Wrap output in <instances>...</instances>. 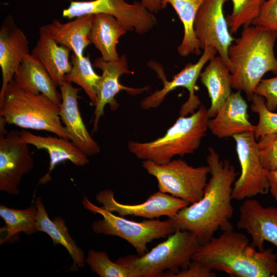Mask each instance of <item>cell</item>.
<instances>
[{
  "label": "cell",
  "mask_w": 277,
  "mask_h": 277,
  "mask_svg": "<svg viewBox=\"0 0 277 277\" xmlns=\"http://www.w3.org/2000/svg\"><path fill=\"white\" fill-rule=\"evenodd\" d=\"M207 163L211 177L202 197L168 218L175 231L193 233L201 245L209 241L220 229H233L230 222L234 214L232 191L238 175L233 165L228 160H221L212 147L208 148Z\"/></svg>",
  "instance_id": "obj_1"
},
{
  "label": "cell",
  "mask_w": 277,
  "mask_h": 277,
  "mask_svg": "<svg viewBox=\"0 0 277 277\" xmlns=\"http://www.w3.org/2000/svg\"><path fill=\"white\" fill-rule=\"evenodd\" d=\"M200 245L192 260L199 261L213 271L236 277L277 276V253L272 249L260 251L243 233L229 229Z\"/></svg>",
  "instance_id": "obj_2"
},
{
  "label": "cell",
  "mask_w": 277,
  "mask_h": 277,
  "mask_svg": "<svg viewBox=\"0 0 277 277\" xmlns=\"http://www.w3.org/2000/svg\"><path fill=\"white\" fill-rule=\"evenodd\" d=\"M277 32L258 26L243 28L228 50L232 87L244 91L249 100L265 74L277 75L274 47Z\"/></svg>",
  "instance_id": "obj_3"
},
{
  "label": "cell",
  "mask_w": 277,
  "mask_h": 277,
  "mask_svg": "<svg viewBox=\"0 0 277 277\" xmlns=\"http://www.w3.org/2000/svg\"><path fill=\"white\" fill-rule=\"evenodd\" d=\"M209 119L207 110L201 105L190 115L179 116L163 136L149 142L129 141L128 148L139 159L166 164L174 156L192 154L199 148Z\"/></svg>",
  "instance_id": "obj_4"
},
{
  "label": "cell",
  "mask_w": 277,
  "mask_h": 277,
  "mask_svg": "<svg viewBox=\"0 0 277 277\" xmlns=\"http://www.w3.org/2000/svg\"><path fill=\"white\" fill-rule=\"evenodd\" d=\"M59 114V105L42 94L23 91L14 79L8 84L0 103V116L7 124L48 131L69 140Z\"/></svg>",
  "instance_id": "obj_5"
},
{
  "label": "cell",
  "mask_w": 277,
  "mask_h": 277,
  "mask_svg": "<svg viewBox=\"0 0 277 277\" xmlns=\"http://www.w3.org/2000/svg\"><path fill=\"white\" fill-rule=\"evenodd\" d=\"M200 245L193 233L177 230L143 255H127L115 262L133 270L137 277H173L188 267Z\"/></svg>",
  "instance_id": "obj_6"
},
{
  "label": "cell",
  "mask_w": 277,
  "mask_h": 277,
  "mask_svg": "<svg viewBox=\"0 0 277 277\" xmlns=\"http://www.w3.org/2000/svg\"><path fill=\"white\" fill-rule=\"evenodd\" d=\"M82 204L86 210L103 217L92 224V230L95 233L116 236L125 240L135 248L138 256L148 251V243L169 236L175 231L169 219L166 221L149 219L136 222L95 205L86 196L83 197Z\"/></svg>",
  "instance_id": "obj_7"
},
{
  "label": "cell",
  "mask_w": 277,
  "mask_h": 277,
  "mask_svg": "<svg viewBox=\"0 0 277 277\" xmlns=\"http://www.w3.org/2000/svg\"><path fill=\"white\" fill-rule=\"evenodd\" d=\"M142 166L149 174L155 177L159 191L190 204L202 197L209 173L207 165L195 167L182 159H176L163 165L144 160Z\"/></svg>",
  "instance_id": "obj_8"
},
{
  "label": "cell",
  "mask_w": 277,
  "mask_h": 277,
  "mask_svg": "<svg viewBox=\"0 0 277 277\" xmlns=\"http://www.w3.org/2000/svg\"><path fill=\"white\" fill-rule=\"evenodd\" d=\"M103 13L114 16L127 31L145 34L152 29L156 21L141 2L128 4L124 0L71 1L62 12L69 19L88 14Z\"/></svg>",
  "instance_id": "obj_9"
},
{
  "label": "cell",
  "mask_w": 277,
  "mask_h": 277,
  "mask_svg": "<svg viewBox=\"0 0 277 277\" xmlns=\"http://www.w3.org/2000/svg\"><path fill=\"white\" fill-rule=\"evenodd\" d=\"M232 137L241 167V174L233 185L232 199L241 201L267 193V171L261 162L254 132H245Z\"/></svg>",
  "instance_id": "obj_10"
},
{
  "label": "cell",
  "mask_w": 277,
  "mask_h": 277,
  "mask_svg": "<svg viewBox=\"0 0 277 277\" xmlns=\"http://www.w3.org/2000/svg\"><path fill=\"white\" fill-rule=\"evenodd\" d=\"M203 50V54L196 63H188L170 81H167L162 66L151 61L148 65L156 71L158 77L163 82V87L142 100L141 107L144 110L156 108L163 102L170 92L178 87H183L188 90L189 97L182 106L179 116H186L195 112V110L201 105L198 96L195 94V91L197 89V80L204 65L217 53L212 47H206Z\"/></svg>",
  "instance_id": "obj_11"
},
{
  "label": "cell",
  "mask_w": 277,
  "mask_h": 277,
  "mask_svg": "<svg viewBox=\"0 0 277 277\" xmlns=\"http://www.w3.org/2000/svg\"><path fill=\"white\" fill-rule=\"evenodd\" d=\"M6 124L0 116V190L17 195L23 176L31 171L34 162L21 131L7 132Z\"/></svg>",
  "instance_id": "obj_12"
},
{
  "label": "cell",
  "mask_w": 277,
  "mask_h": 277,
  "mask_svg": "<svg viewBox=\"0 0 277 277\" xmlns=\"http://www.w3.org/2000/svg\"><path fill=\"white\" fill-rule=\"evenodd\" d=\"M227 1L204 0L196 14L194 30L201 49L214 48L230 69L228 50L235 39L223 12L224 5Z\"/></svg>",
  "instance_id": "obj_13"
},
{
  "label": "cell",
  "mask_w": 277,
  "mask_h": 277,
  "mask_svg": "<svg viewBox=\"0 0 277 277\" xmlns=\"http://www.w3.org/2000/svg\"><path fill=\"white\" fill-rule=\"evenodd\" d=\"M96 201L102 208L118 215H132L148 219L162 216L172 218L182 208L190 204L180 198L158 191L150 195L143 203L138 204H124L117 201L114 192L110 189L100 191L96 195Z\"/></svg>",
  "instance_id": "obj_14"
},
{
  "label": "cell",
  "mask_w": 277,
  "mask_h": 277,
  "mask_svg": "<svg viewBox=\"0 0 277 277\" xmlns=\"http://www.w3.org/2000/svg\"><path fill=\"white\" fill-rule=\"evenodd\" d=\"M93 65L102 71L97 87V100L93 115V132H96L98 129L100 119L104 113L106 105H109L112 111L118 108L119 104L115 98L117 93L124 90L132 95H135L148 90L149 87L132 88L125 86L120 83L121 75L125 73H133L128 69L125 55L117 60L111 61H105L102 57L97 58L94 60Z\"/></svg>",
  "instance_id": "obj_15"
},
{
  "label": "cell",
  "mask_w": 277,
  "mask_h": 277,
  "mask_svg": "<svg viewBox=\"0 0 277 277\" xmlns=\"http://www.w3.org/2000/svg\"><path fill=\"white\" fill-rule=\"evenodd\" d=\"M236 222L239 229L245 230L251 238V245L260 251L264 243L273 244L277 249V208L264 207L255 199H247L240 206Z\"/></svg>",
  "instance_id": "obj_16"
},
{
  "label": "cell",
  "mask_w": 277,
  "mask_h": 277,
  "mask_svg": "<svg viewBox=\"0 0 277 277\" xmlns=\"http://www.w3.org/2000/svg\"><path fill=\"white\" fill-rule=\"evenodd\" d=\"M62 101L60 116L68 138L88 156L100 151L97 143L91 137L82 120L78 106L80 88L65 81L60 87Z\"/></svg>",
  "instance_id": "obj_17"
},
{
  "label": "cell",
  "mask_w": 277,
  "mask_h": 277,
  "mask_svg": "<svg viewBox=\"0 0 277 277\" xmlns=\"http://www.w3.org/2000/svg\"><path fill=\"white\" fill-rule=\"evenodd\" d=\"M28 54L29 41L26 35L16 25L13 18L9 16L0 28V67L2 75L0 103L8 84L13 80L24 57Z\"/></svg>",
  "instance_id": "obj_18"
},
{
  "label": "cell",
  "mask_w": 277,
  "mask_h": 277,
  "mask_svg": "<svg viewBox=\"0 0 277 277\" xmlns=\"http://www.w3.org/2000/svg\"><path fill=\"white\" fill-rule=\"evenodd\" d=\"M248 105L241 91L232 93L216 115L208 121V128L219 138L233 136L245 132H254L255 125L249 120Z\"/></svg>",
  "instance_id": "obj_19"
},
{
  "label": "cell",
  "mask_w": 277,
  "mask_h": 277,
  "mask_svg": "<svg viewBox=\"0 0 277 277\" xmlns=\"http://www.w3.org/2000/svg\"><path fill=\"white\" fill-rule=\"evenodd\" d=\"M21 134L28 144L46 150L49 155L48 171L39 180V184L51 180L52 170L62 162L69 161L77 166H84L89 163L88 156L69 140L58 136L37 135L26 130L21 131Z\"/></svg>",
  "instance_id": "obj_20"
},
{
  "label": "cell",
  "mask_w": 277,
  "mask_h": 277,
  "mask_svg": "<svg viewBox=\"0 0 277 277\" xmlns=\"http://www.w3.org/2000/svg\"><path fill=\"white\" fill-rule=\"evenodd\" d=\"M71 50L58 44L44 26L39 30V36L31 54L45 67L54 84L60 87L65 76L72 69L69 60Z\"/></svg>",
  "instance_id": "obj_21"
},
{
  "label": "cell",
  "mask_w": 277,
  "mask_h": 277,
  "mask_svg": "<svg viewBox=\"0 0 277 277\" xmlns=\"http://www.w3.org/2000/svg\"><path fill=\"white\" fill-rule=\"evenodd\" d=\"M13 79L23 91L34 94H42L56 105H60L61 92L43 65L31 54L24 57Z\"/></svg>",
  "instance_id": "obj_22"
},
{
  "label": "cell",
  "mask_w": 277,
  "mask_h": 277,
  "mask_svg": "<svg viewBox=\"0 0 277 277\" xmlns=\"http://www.w3.org/2000/svg\"><path fill=\"white\" fill-rule=\"evenodd\" d=\"M94 16V14L83 15L64 23L54 19L44 27L58 44L82 57L85 49L91 44L89 36Z\"/></svg>",
  "instance_id": "obj_23"
},
{
  "label": "cell",
  "mask_w": 277,
  "mask_h": 277,
  "mask_svg": "<svg viewBox=\"0 0 277 277\" xmlns=\"http://www.w3.org/2000/svg\"><path fill=\"white\" fill-rule=\"evenodd\" d=\"M211 100L207 110L209 118L214 117L232 93V75L230 69L219 56H214L200 75Z\"/></svg>",
  "instance_id": "obj_24"
},
{
  "label": "cell",
  "mask_w": 277,
  "mask_h": 277,
  "mask_svg": "<svg viewBox=\"0 0 277 277\" xmlns=\"http://www.w3.org/2000/svg\"><path fill=\"white\" fill-rule=\"evenodd\" d=\"M35 204L37 208L36 231L47 233L54 245L60 244L66 249L73 260L72 269L83 268L86 262L84 253L70 236L64 220L61 217H55L51 220L41 197L36 198Z\"/></svg>",
  "instance_id": "obj_25"
},
{
  "label": "cell",
  "mask_w": 277,
  "mask_h": 277,
  "mask_svg": "<svg viewBox=\"0 0 277 277\" xmlns=\"http://www.w3.org/2000/svg\"><path fill=\"white\" fill-rule=\"evenodd\" d=\"M126 32L114 16L99 13L94 14L89 38L101 52V57L105 61H111L120 58L116 45Z\"/></svg>",
  "instance_id": "obj_26"
},
{
  "label": "cell",
  "mask_w": 277,
  "mask_h": 277,
  "mask_svg": "<svg viewBox=\"0 0 277 277\" xmlns=\"http://www.w3.org/2000/svg\"><path fill=\"white\" fill-rule=\"evenodd\" d=\"M0 216L5 223L0 229L1 245L17 241L20 232L30 235L37 231V208L35 203L25 209H12L1 205Z\"/></svg>",
  "instance_id": "obj_27"
},
{
  "label": "cell",
  "mask_w": 277,
  "mask_h": 277,
  "mask_svg": "<svg viewBox=\"0 0 277 277\" xmlns=\"http://www.w3.org/2000/svg\"><path fill=\"white\" fill-rule=\"evenodd\" d=\"M204 0H165L174 9L184 27L182 41L177 48L179 54L187 56L191 53H201L199 42L196 37L194 24L197 11Z\"/></svg>",
  "instance_id": "obj_28"
},
{
  "label": "cell",
  "mask_w": 277,
  "mask_h": 277,
  "mask_svg": "<svg viewBox=\"0 0 277 277\" xmlns=\"http://www.w3.org/2000/svg\"><path fill=\"white\" fill-rule=\"evenodd\" d=\"M71 62L72 69L65 75V81L80 86L89 98L91 105L95 106L101 76L94 71L88 54L82 57H78L73 54Z\"/></svg>",
  "instance_id": "obj_29"
},
{
  "label": "cell",
  "mask_w": 277,
  "mask_h": 277,
  "mask_svg": "<svg viewBox=\"0 0 277 277\" xmlns=\"http://www.w3.org/2000/svg\"><path fill=\"white\" fill-rule=\"evenodd\" d=\"M85 261L100 277H137L132 269L113 262L104 251L90 250Z\"/></svg>",
  "instance_id": "obj_30"
},
{
  "label": "cell",
  "mask_w": 277,
  "mask_h": 277,
  "mask_svg": "<svg viewBox=\"0 0 277 277\" xmlns=\"http://www.w3.org/2000/svg\"><path fill=\"white\" fill-rule=\"evenodd\" d=\"M266 0H231L233 8L226 21L231 34L251 25Z\"/></svg>",
  "instance_id": "obj_31"
},
{
  "label": "cell",
  "mask_w": 277,
  "mask_h": 277,
  "mask_svg": "<svg viewBox=\"0 0 277 277\" xmlns=\"http://www.w3.org/2000/svg\"><path fill=\"white\" fill-rule=\"evenodd\" d=\"M251 110L259 115V121L254 131L256 140L268 135L277 133V113L269 110L265 98L254 94L251 97Z\"/></svg>",
  "instance_id": "obj_32"
},
{
  "label": "cell",
  "mask_w": 277,
  "mask_h": 277,
  "mask_svg": "<svg viewBox=\"0 0 277 277\" xmlns=\"http://www.w3.org/2000/svg\"><path fill=\"white\" fill-rule=\"evenodd\" d=\"M257 146L261 162L267 170L277 169V133L258 140Z\"/></svg>",
  "instance_id": "obj_33"
},
{
  "label": "cell",
  "mask_w": 277,
  "mask_h": 277,
  "mask_svg": "<svg viewBox=\"0 0 277 277\" xmlns=\"http://www.w3.org/2000/svg\"><path fill=\"white\" fill-rule=\"evenodd\" d=\"M251 25L277 32V0H266Z\"/></svg>",
  "instance_id": "obj_34"
},
{
  "label": "cell",
  "mask_w": 277,
  "mask_h": 277,
  "mask_svg": "<svg viewBox=\"0 0 277 277\" xmlns=\"http://www.w3.org/2000/svg\"><path fill=\"white\" fill-rule=\"evenodd\" d=\"M254 93L265 98V105L269 110L275 111L277 108V76L262 79L256 86Z\"/></svg>",
  "instance_id": "obj_35"
},
{
  "label": "cell",
  "mask_w": 277,
  "mask_h": 277,
  "mask_svg": "<svg viewBox=\"0 0 277 277\" xmlns=\"http://www.w3.org/2000/svg\"><path fill=\"white\" fill-rule=\"evenodd\" d=\"M215 272L201 262L192 260L188 267L173 277H216Z\"/></svg>",
  "instance_id": "obj_36"
},
{
  "label": "cell",
  "mask_w": 277,
  "mask_h": 277,
  "mask_svg": "<svg viewBox=\"0 0 277 277\" xmlns=\"http://www.w3.org/2000/svg\"><path fill=\"white\" fill-rule=\"evenodd\" d=\"M141 2L151 13H157L167 6L165 0H141Z\"/></svg>",
  "instance_id": "obj_37"
},
{
  "label": "cell",
  "mask_w": 277,
  "mask_h": 277,
  "mask_svg": "<svg viewBox=\"0 0 277 277\" xmlns=\"http://www.w3.org/2000/svg\"><path fill=\"white\" fill-rule=\"evenodd\" d=\"M267 177L271 195L277 201V169L267 171Z\"/></svg>",
  "instance_id": "obj_38"
}]
</instances>
